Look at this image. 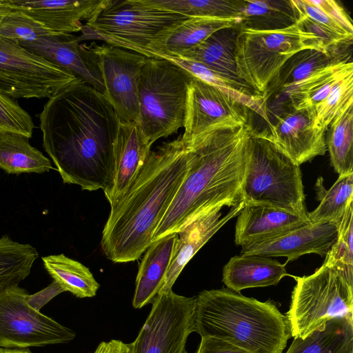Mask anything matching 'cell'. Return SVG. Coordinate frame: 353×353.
<instances>
[{"mask_svg":"<svg viewBox=\"0 0 353 353\" xmlns=\"http://www.w3.org/2000/svg\"><path fill=\"white\" fill-rule=\"evenodd\" d=\"M38 117L43 147L63 182L107 196L121 121L103 94L79 79L50 98Z\"/></svg>","mask_w":353,"mask_h":353,"instance_id":"obj_1","label":"cell"},{"mask_svg":"<svg viewBox=\"0 0 353 353\" xmlns=\"http://www.w3.org/2000/svg\"><path fill=\"white\" fill-rule=\"evenodd\" d=\"M253 129L250 121L213 130L185 144L190 152L187 173L154 231L152 243L179 232L214 210L243 201L242 184Z\"/></svg>","mask_w":353,"mask_h":353,"instance_id":"obj_2","label":"cell"},{"mask_svg":"<svg viewBox=\"0 0 353 353\" xmlns=\"http://www.w3.org/2000/svg\"><path fill=\"white\" fill-rule=\"evenodd\" d=\"M189 159L181 135L150 152L127 192L110 205L101 242L109 260L141 258L185 176Z\"/></svg>","mask_w":353,"mask_h":353,"instance_id":"obj_3","label":"cell"},{"mask_svg":"<svg viewBox=\"0 0 353 353\" xmlns=\"http://www.w3.org/2000/svg\"><path fill=\"white\" fill-rule=\"evenodd\" d=\"M194 332L249 353H283L291 337L287 318L274 303L228 288L203 290L196 297Z\"/></svg>","mask_w":353,"mask_h":353,"instance_id":"obj_4","label":"cell"},{"mask_svg":"<svg viewBox=\"0 0 353 353\" xmlns=\"http://www.w3.org/2000/svg\"><path fill=\"white\" fill-rule=\"evenodd\" d=\"M244 205L282 209L307 219L300 165L272 140L268 130L253 129L242 184Z\"/></svg>","mask_w":353,"mask_h":353,"instance_id":"obj_5","label":"cell"},{"mask_svg":"<svg viewBox=\"0 0 353 353\" xmlns=\"http://www.w3.org/2000/svg\"><path fill=\"white\" fill-rule=\"evenodd\" d=\"M188 19L181 14L151 6L143 0H105L77 37L97 39L106 44L148 57L151 43L172 26Z\"/></svg>","mask_w":353,"mask_h":353,"instance_id":"obj_6","label":"cell"},{"mask_svg":"<svg viewBox=\"0 0 353 353\" xmlns=\"http://www.w3.org/2000/svg\"><path fill=\"white\" fill-rule=\"evenodd\" d=\"M327 50L299 21L282 29L257 30L239 26L234 57L236 73L256 94L263 95L280 68L299 51Z\"/></svg>","mask_w":353,"mask_h":353,"instance_id":"obj_7","label":"cell"},{"mask_svg":"<svg viewBox=\"0 0 353 353\" xmlns=\"http://www.w3.org/2000/svg\"><path fill=\"white\" fill-rule=\"evenodd\" d=\"M192 76L163 58H148L139 83L137 123L152 145L183 126L188 85Z\"/></svg>","mask_w":353,"mask_h":353,"instance_id":"obj_8","label":"cell"},{"mask_svg":"<svg viewBox=\"0 0 353 353\" xmlns=\"http://www.w3.org/2000/svg\"><path fill=\"white\" fill-rule=\"evenodd\" d=\"M294 278L285 316L291 336L304 339L332 319L353 318V281L343 272L323 264L311 275Z\"/></svg>","mask_w":353,"mask_h":353,"instance_id":"obj_9","label":"cell"},{"mask_svg":"<svg viewBox=\"0 0 353 353\" xmlns=\"http://www.w3.org/2000/svg\"><path fill=\"white\" fill-rule=\"evenodd\" d=\"M77 80L19 43L0 37L1 93L12 99H50Z\"/></svg>","mask_w":353,"mask_h":353,"instance_id":"obj_10","label":"cell"},{"mask_svg":"<svg viewBox=\"0 0 353 353\" xmlns=\"http://www.w3.org/2000/svg\"><path fill=\"white\" fill-rule=\"evenodd\" d=\"M28 295L19 285L0 293V348L43 347L74 339L72 330L30 306Z\"/></svg>","mask_w":353,"mask_h":353,"instance_id":"obj_11","label":"cell"},{"mask_svg":"<svg viewBox=\"0 0 353 353\" xmlns=\"http://www.w3.org/2000/svg\"><path fill=\"white\" fill-rule=\"evenodd\" d=\"M151 311L132 343V353H187L188 336L194 332L196 297L172 290L158 293Z\"/></svg>","mask_w":353,"mask_h":353,"instance_id":"obj_12","label":"cell"},{"mask_svg":"<svg viewBox=\"0 0 353 353\" xmlns=\"http://www.w3.org/2000/svg\"><path fill=\"white\" fill-rule=\"evenodd\" d=\"M100 70L103 95L121 122L136 123L139 118V83L148 57L126 49L95 42L87 44Z\"/></svg>","mask_w":353,"mask_h":353,"instance_id":"obj_13","label":"cell"},{"mask_svg":"<svg viewBox=\"0 0 353 353\" xmlns=\"http://www.w3.org/2000/svg\"><path fill=\"white\" fill-rule=\"evenodd\" d=\"M250 109L219 89L192 77L185 104V144L213 130L244 125L250 121Z\"/></svg>","mask_w":353,"mask_h":353,"instance_id":"obj_14","label":"cell"},{"mask_svg":"<svg viewBox=\"0 0 353 353\" xmlns=\"http://www.w3.org/2000/svg\"><path fill=\"white\" fill-rule=\"evenodd\" d=\"M269 125L274 143L299 165L327 150L326 130L316 125L313 108H284Z\"/></svg>","mask_w":353,"mask_h":353,"instance_id":"obj_15","label":"cell"},{"mask_svg":"<svg viewBox=\"0 0 353 353\" xmlns=\"http://www.w3.org/2000/svg\"><path fill=\"white\" fill-rule=\"evenodd\" d=\"M339 223L308 222L276 236L243 245L241 254L283 256L287 258L285 263L306 254L325 256L336 241Z\"/></svg>","mask_w":353,"mask_h":353,"instance_id":"obj_16","label":"cell"},{"mask_svg":"<svg viewBox=\"0 0 353 353\" xmlns=\"http://www.w3.org/2000/svg\"><path fill=\"white\" fill-rule=\"evenodd\" d=\"M19 44L104 93L103 81L95 58L86 43H79L77 36L53 32Z\"/></svg>","mask_w":353,"mask_h":353,"instance_id":"obj_17","label":"cell"},{"mask_svg":"<svg viewBox=\"0 0 353 353\" xmlns=\"http://www.w3.org/2000/svg\"><path fill=\"white\" fill-rule=\"evenodd\" d=\"M105 0H1L3 6L21 12L49 30L64 34L81 32Z\"/></svg>","mask_w":353,"mask_h":353,"instance_id":"obj_18","label":"cell"},{"mask_svg":"<svg viewBox=\"0 0 353 353\" xmlns=\"http://www.w3.org/2000/svg\"><path fill=\"white\" fill-rule=\"evenodd\" d=\"M151 146L136 123L120 122L114 144V177L105 196L110 205L127 192L147 161Z\"/></svg>","mask_w":353,"mask_h":353,"instance_id":"obj_19","label":"cell"},{"mask_svg":"<svg viewBox=\"0 0 353 353\" xmlns=\"http://www.w3.org/2000/svg\"><path fill=\"white\" fill-rule=\"evenodd\" d=\"M244 205L241 202L223 216L221 210H214L188 225L178 232L171 261L159 293L170 290L183 269L194 254L228 221L237 216Z\"/></svg>","mask_w":353,"mask_h":353,"instance_id":"obj_20","label":"cell"},{"mask_svg":"<svg viewBox=\"0 0 353 353\" xmlns=\"http://www.w3.org/2000/svg\"><path fill=\"white\" fill-rule=\"evenodd\" d=\"M240 19L191 17L167 30L148 48V58L179 57L218 30L239 26Z\"/></svg>","mask_w":353,"mask_h":353,"instance_id":"obj_21","label":"cell"},{"mask_svg":"<svg viewBox=\"0 0 353 353\" xmlns=\"http://www.w3.org/2000/svg\"><path fill=\"white\" fill-rule=\"evenodd\" d=\"M308 219L271 206L244 205L238 214L234 241L243 245L297 228Z\"/></svg>","mask_w":353,"mask_h":353,"instance_id":"obj_22","label":"cell"},{"mask_svg":"<svg viewBox=\"0 0 353 353\" xmlns=\"http://www.w3.org/2000/svg\"><path fill=\"white\" fill-rule=\"evenodd\" d=\"M178 234L153 241L139 266L132 305L139 309L152 302L161 289L168 272Z\"/></svg>","mask_w":353,"mask_h":353,"instance_id":"obj_23","label":"cell"},{"mask_svg":"<svg viewBox=\"0 0 353 353\" xmlns=\"http://www.w3.org/2000/svg\"><path fill=\"white\" fill-rule=\"evenodd\" d=\"M289 275L285 263L270 257L241 254L230 259L223 270V282L236 292L242 290L277 285Z\"/></svg>","mask_w":353,"mask_h":353,"instance_id":"obj_24","label":"cell"},{"mask_svg":"<svg viewBox=\"0 0 353 353\" xmlns=\"http://www.w3.org/2000/svg\"><path fill=\"white\" fill-rule=\"evenodd\" d=\"M239 28L237 26L218 30L179 57L200 63L233 82L247 85L236 73L234 49Z\"/></svg>","mask_w":353,"mask_h":353,"instance_id":"obj_25","label":"cell"},{"mask_svg":"<svg viewBox=\"0 0 353 353\" xmlns=\"http://www.w3.org/2000/svg\"><path fill=\"white\" fill-rule=\"evenodd\" d=\"M352 73V61L344 60L316 72L274 96L283 94L287 99L285 108L315 109L325 99L335 85Z\"/></svg>","mask_w":353,"mask_h":353,"instance_id":"obj_26","label":"cell"},{"mask_svg":"<svg viewBox=\"0 0 353 353\" xmlns=\"http://www.w3.org/2000/svg\"><path fill=\"white\" fill-rule=\"evenodd\" d=\"M348 59L342 50L323 52L307 49L291 57L280 68L263 94L266 103L273 96L309 77L316 72L338 62Z\"/></svg>","mask_w":353,"mask_h":353,"instance_id":"obj_27","label":"cell"},{"mask_svg":"<svg viewBox=\"0 0 353 353\" xmlns=\"http://www.w3.org/2000/svg\"><path fill=\"white\" fill-rule=\"evenodd\" d=\"M286 353H353V318L332 319L305 338H294Z\"/></svg>","mask_w":353,"mask_h":353,"instance_id":"obj_28","label":"cell"},{"mask_svg":"<svg viewBox=\"0 0 353 353\" xmlns=\"http://www.w3.org/2000/svg\"><path fill=\"white\" fill-rule=\"evenodd\" d=\"M0 168L17 175L54 170L50 159L30 144L28 137L7 131H0Z\"/></svg>","mask_w":353,"mask_h":353,"instance_id":"obj_29","label":"cell"},{"mask_svg":"<svg viewBox=\"0 0 353 353\" xmlns=\"http://www.w3.org/2000/svg\"><path fill=\"white\" fill-rule=\"evenodd\" d=\"M192 77L197 78L225 92L232 98L246 105L251 111L261 116L268 123L267 103L263 95L256 94L247 85L239 84L228 80L203 65L180 57H163Z\"/></svg>","mask_w":353,"mask_h":353,"instance_id":"obj_30","label":"cell"},{"mask_svg":"<svg viewBox=\"0 0 353 353\" xmlns=\"http://www.w3.org/2000/svg\"><path fill=\"white\" fill-rule=\"evenodd\" d=\"M45 269L65 292L78 298L93 297L99 288L90 270L63 254L42 257Z\"/></svg>","mask_w":353,"mask_h":353,"instance_id":"obj_31","label":"cell"},{"mask_svg":"<svg viewBox=\"0 0 353 353\" xmlns=\"http://www.w3.org/2000/svg\"><path fill=\"white\" fill-rule=\"evenodd\" d=\"M240 26L257 30L287 28L299 19L292 0H244Z\"/></svg>","mask_w":353,"mask_h":353,"instance_id":"obj_32","label":"cell"},{"mask_svg":"<svg viewBox=\"0 0 353 353\" xmlns=\"http://www.w3.org/2000/svg\"><path fill=\"white\" fill-rule=\"evenodd\" d=\"M330 125L326 145L331 164L339 175L353 174V101Z\"/></svg>","mask_w":353,"mask_h":353,"instance_id":"obj_33","label":"cell"},{"mask_svg":"<svg viewBox=\"0 0 353 353\" xmlns=\"http://www.w3.org/2000/svg\"><path fill=\"white\" fill-rule=\"evenodd\" d=\"M39 254L30 244L13 241L8 235L0 239V293L18 285L31 272Z\"/></svg>","mask_w":353,"mask_h":353,"instance_id":"obj_34","label":"cell"},{"mask_svg":"<svg viewBox=\"0 0 353 353\" xmlns=\"http://www.w3.org/2000/svg\"><path fill=\"white\" fill-rule=\"evenodd\" d=\"M157 8L188 18L240 19L243 0H143Z\"/></svg>","mask_w":353,"mask_h":353,"instance_id":"obj_35","label":"cell"},{"mask_svg":"<svg viewBox=\"0 0 353 353\" xmlns=\"http://www.w3.org/2000/svg\"><path fill=\"white\" fill-rule=\"evenodd\" d=\"M320 203L312 212L307 213L310 223L334 222L339 223L349 204L353 201V174L339 175L327 190H321L316 183Z\"/></svg>","mask_w":353,"mask_h":353,"instance_id":"obj_36","label":"cell"},{"mask_svg":"<svg viewBox=\"0 0 353 353\" xmlns=\"http://www.w3.org/2000/svg\"><path fill=\"white\" fill-rule=\"evenodd\" d=\"M323 264L335 268L353 281V201L339 225L337 237Z\"/></svg>","mask_w":353,"mask_h":353,"instance_id":"obj_37","label":"cell"},{"mask_svg":"<svg viewBox=\"0 0 353 353\" xmlns=\"http://www.w3.org/2000/svg\"><path fill=\"white\" fill-rule=\"evenodd\" d=\"M53 32L19 11L3 6L0 13V37L4 39L20 43Z\"/></svg>","mask_w":353,"mask_h":353,"instance_id":"obj_38","label":"cell"},{"mask_svg":"<svg viewBox=\"0 0 353 353\" xmlns=\"http://www.w3.org/2000/svg\"><path fill=\"white\" fill-rule=\"evenodd\" d=\"M353 101V73L340 81L314 109L316 125L325 130L350 102Z\"/></svg>","mask_w":353,"mask_h":353,"instance_id":"obj_39","label":"cell"},{"mask_svg":"<svg viewBox=\"0 0 353 353\" xmlns=\"http://www.w3.org/2000/svg\"><path fill=\"white\" fill-rule=\"evenodd\" d=\"M34 124L30 114L14 99L0 92V131L32 137Z\"/></svg>","mask_w":353,"mask_h":353,"instance_id":"obj_40","label":"cell"},{"mask_svg":"<svg viewBox=\"0 0 353 353\" xmlns=\"http://www.w3.org/2000/svg\"><path fill=\"white\" fill-rule=\"evenodd\" d=\"M309 1L337 22L348 34L353 35L352 21L342 6L336 1L334 0H309Z\"/></svg>","mask_w":353,"mask_h":353,"instance_id":"obj_41","label":"cell"},{"mask_svg":"<svg viewBox=\"0 0 353 353\" xmlns=\"http://www.w3.org/2000/svg\"><path fill=\"white\" fill-rule=\"evenodd\" d=\"M196 353H249L222 339L205 336L201 341Z\"/></svg>","mask_w":353,"mask_h":353,"instance_id":"obj_42","label":"cell"},{"mask_svg":"<svg viewBox=\"0 0 353 353\" xmlns=\"http://www.w3.org/2000/svg\"><path fill=\"white\" fill-rule=\"evenodd\" d=\"M65 292L62 287L53 281L47 288L32 295H28V303L37 311L54 296Z\"/></svg>","mask_w":353,"mask_h":353,"instance_id":"obj_43","label":"cell"},{"mask_svg":"<svg viewBox=\"0 0 353 353\" xmlns=\"http://www.w3.org/2000/svg\"><path fill=\"white\" fill-rule=\"evenodd\" d=\"M131 343H125L119 340H110L101 342L94 353H132Z\"/></svg>","mask_w":353,"mask_h":353,"instance_id":"obj_44","label":"cell"},{"mask_svg":"<svg viewBox=\"0 0 353 353\" xmlns=\"http://www.w3.org/2000/svg\"><path fill=\"white\" fill-rule=\"evenodd\" d=\"M0 353H32L28 349L0 348Z\"/></svg>","mask_w":353,"mask_h":353,"instance_id":"obj_45","label":"cell"},{"mask_svg":"<svg viewBox=\"0 0 353 353\" xmlns=\"http://www.w3.org/2000/svg\"><path fill=\"white\" fill-rule=\"evenodd\" d=\"M3 6L1 3V1L0 0V13H1V10H3Z\"/></svg>","mask_w":353,"mask_h":353,"instance_id":"obj_46","label":"cell"}]
</instances>
